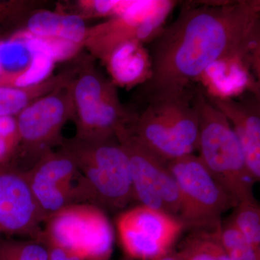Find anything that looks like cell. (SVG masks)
<instances>
[{"label": "cell", "mask_w": 260, "mask_h": 260, "mask_svg": "<svg viewBox=\"0 0 260 260\" xmlns=\"http://www.w3.org/2000/svg\"><path fill=\"white\" fill-rule=\"evenodd\" d=\"M0 138L18 141L16 116H0Z\"/></svg>", "instance_id": "25"}, {"label": "cell", "mask_w": 260, "mask_h": 260, "mask_svg": "<svg viewBox=\"0 0 260 260\" xmlns=\"http://www.w3.org/2000/svg\"><path fill=\"white\" fill-rule=\"evenodd\" d=\"M114 230L107 213L93 205H70L48 218L42 237L83 260H109Z\"/></svg>", "instance_id": "8"}, {"label": "cell", "mask_w": 260, "mask_h": 260, "mask_svg": "<svg viewBox=\"0 0 260 260\" xmlns=\"http://www.w3.org/2000/svg\"><path fill=\"white\" fill-rule=\"evenodd\" d=\"M0 236H1V235H0Z\"/></svg>", "instance_id": "31"}, {"label": "cell", "mask_w": 260, "mask_h": 260, "mask_svg": "<svg viewBox=\"0 0 260 260\" xmlns=\"http://www.w3.org/2000/svg\"><path fill=\"white\" fill-rule=\"evenodd\" d=\"M81 59L39 83L21 88L0 87V116H16L39 99L69 85L78 74Z\"/></svg>", "instance_id": "15"}, {"label": "cell", "mask_w": 260, "mask_h": 260, "mask_svg": "<svg viewBox=\"0 0 260 260\" xmlns=\"http://www.w3.org/2000/svg\"><path fill=\"white\" fill-rule=\"evenodd\" d=\"M48 152L26 172L29 185L45 222L71 205L86 203L88 195L82 174L68 151Z\"/></svg>", "instance_id": "10"}, {"label": "cell", "mask_w": 260, "mask_h": 260, "mask_svg": "<svg viewBox=\"0 0 260 260\" xmlns=\"http://www.w3.org/2000/svg\"><path fill=\"white\" fill-rule=\"evenodd\" d=\"M47 4L37 0H0V40L23 30L30 15Z\"/></svg>", "instance_id": "20"}, {"label": "cell", "mask_w": 260, "mask_h": 260, "mask_svg": "<svg viewBox=\"0 0 260 260\" xmlns=\"http://www.w3.org/2000/svg\"><path fill=\"white\" fill-rule=\"evenodd\" d=\"M130 1L112 0H80L75 3V12L84 20L98 18H113L120 15Z\"/></svg>", "instance_id": "24"}, {"label": "cell", "mask_w": 260, "mask_h": 260, "mask_svg": "<svg viewBox=\"0 0 260 260\" xmlns=\"http://www.w3.org/2000/svg\"><path fill=\"white\" fill-rule=\"evenodd\" d=\"M196 87L140 108L128 133L167 162L194 153L199 146Z\"/></svg>", "instance_id": "4"}, {"label": "cell", "mask_w": 260, "mask_h": 260, "mask_svg": "<svg viewBox=\"0 0 260 260\" xmlns=\"http://www.w3.org/2000/svg\"><path fill=\"white\" fill-rule=\"evenodd\" d=\"M218 230L220 242L229 259L260 260V249L246 240L230 219L222 220Z\"/></svg>", "instance_id": "22"}, {"label": "cell", "mask_w": 260, "mask_h": 260, "mask_svg": "<svg viewBox=\"0 0 260 260\" xmlns=\"http://www.w3.org/2000/svg\"><path fill=\"white\" fill-rule=\"evenodd\" d=\"M121 260H133V259H130V258L127 257V258H124V259H122Z\"/></svg>", "instance_id": "30"}, {"label": "cell", "mask_w": 260, "mask_h": 260, "mask_svg": "<svg viewBox=\"0 0 260 260\" xmlns=\"http://www.w3.org/2000/svg\"><path fill=\"white\" fill-rule=\"evenodd\" d=\"M167 166L179 189L178 219L184 229L213 230L220 226L223 214L235 208V205L199 156L189 154L169 160Z\"/></svg>", "instance_id": "7"}, {"label": "cell", "mask_w": 260, "mask_h": 260, "mask_svg": "<svg viewBox=\"0 0 260 260\" xmlns=\"http://www.w3.org/2000/svg\"><path fill=\"white\" fill-rule=\"evenodd\" d=\"M162 1H130L120 15L87 28L83 47L103 64L116 48L129 41L146 44L164 26Z\"/></svg>", "instance_id": "11"}, {"label": "cell", "mask_w": 260, "mask_h": 260, "mask_svg": "<svg viewBox=\"0 0 260 260\" xmlns=\"http://www.w3.org/2000/svg\"><path fill=\"white\" fill-rule=\"evenodd\" d=\"M49 260H83L79 256L58 246L49 245Z\"/></svg>", "instance_id": "27"}, {"label": "cell", "mask_w": 260, "mask_h": 260, "mask_svg": "<svg viewBox=\"0 0 260 260\" xmlns=\"http://www.w3.org/2000/svg\"><path fill=\"white\" fill-rule=\"evenodd\" d=\"M3 72H4V70H3V67H2L1 64H0V75L3 74Z\"/></svg>", "instance_id": "29"}, {"label": "cell", "mask_w": 260, "mask_h": 260, "mask_svg": "<svg viewBox=\"0 0 260 260\" xmlns=\"http://www.w3.org/2000/svg\"><path fill=\"white\" fill-rule=\"evenodd\" d=\"M229 218L251 245L260 249V207L256 200L238 204Z\"/></svg>", "instance_id": "23"}, {"label": "cell", "mask_w": 260, "mask_h": 260, "mask_svg": "<svg viewBox=\"0 0 260 260\" xmlns=\"http://www.w3.org/2000/svg\"><path fill=\"white\" fill-rule=\"evenodd\" d=\"M73 81L39 99L16 116L18 144L9 162L27 172L43 155L60 146L64 140L63 127L68 121L74 120Z\"/></svg>", "instance_id": "6"}, {"label": "cell", "mask_w": 260, "mask_h": 260, "mask_svg": "<svg viewBox=\"0 0 260 260\" xmlns=\"http://www.w3.org/2000/svg\"><path fill=\"white\" fill-rule=\"evenodd\" d=\"M116 87L132 88L144 83L150 73L148 49L138 41L121 44L114 49L104 64Z\"/></svg>", "instance_id": "17"}, {"label": "cell", "mask_w": 260, "mask_h": 260, "mask_svg": "<svg viewBox=\"0 0 260 260\" xmlns=\"http://www.w3.org/2000/svg\"><path fill=\"white\" fill-rule=\"evenodd\" d=\"M26 66L16 71H5L0 75V87L21 88L42 81L50 76L55 60L42 51H31Z\"/></svg>", "instance_id": "19"}, {"label": "cell", "mask_w": 260, "mask_h": 260, "mask_svg": "<svg viewBox=\"0 0 260 260\" xmlns=\"http://www.w3.org/2000/svg\"><path fill=\"white\" fill-rule=\"evenodd\" d=\"M259 0L184 3L177 18L147 43L150 73L134 94L132 109L194 88L215 63L259 52Z\"/></svg>", "instance_id": "1"}, {"label": "cell", "mask_w": 260, "mask_h": 260, "mask_svg": "<svg viewBox=\"0 0 260 260\" xmlns=\"http://www.w3.org/2000/svg\"><path fill=\"white\" fill-rule=\"evenodd\" d=\"M77 139L116 138L134 119L135 111L121 104L117 87L95 68L94 58L82 57L73 83Z\"/></svg>", "instance_id": "5"}, {"label": "cell", "mask_w": 260, "mask_h": 260, "mask_svg": "<svg viewBox=\"0 0 260 260\" xmlns=\"http://www.w3.org/2000/svg\"><path fill=\"white\" fill-rule=\"evenodd\" d=\"M18 144V140L0 138V165L11 160Z\"/></svg>", "instance_id": "26"}, {"label": "cell", "mask_w": 260, "mask_h": 260, "mask_svg": "<svg viewBox=\"0 0 260 260\" xmlns=\"http://www.w3.org/2000/svg\"><path fill=\"white\" fill-rule=\"evenodd\" d=\"M116 225L121 246L133 260H151L170 250L184 230L179 219L140 205L121 211Z\"/></svg>", "instance_id": "12"}, {"label": "cell", "mask_w": 260, "mask_h": 260, "mask_svg": "<svg viewBox=\"0 0 260 260\" xmlns=\"http://www.w3.org/2000/svg\"><path fill=\"white\" fill-rule=\"evenodd\" d=\"M59 147L73 157L82 174L88 204L116 213L135 202L129 158L117 138H64Z\"/></svg>", "instance_id": "3"}, {"label": "cell", "mask_w": 260, "mask_h": 260, "mask_svg": "<svg viewBox=\"0 0 260 260\" xmlns=\"http://www.w3.org/2000/svg\"><path fill=\"white\" fill-rule=\"evenodd\" d=\"M219 227L213 230L191 231L177 250L181 259L230 260L220 242Z\"/></svg>", "instance_id": "18"}, {"label": "cell", "mask_w": 260, "mask_h": 260, "mask_svg": "<svg viewBox=\"0 0 260 260\" xmlns=\"http://www.w3.org/2000/svg\"><path fill=\"white\" fill-rule=\"evenodd\" d=\"M87 28L85 20L78 15L42 8L30 15L21 31L30 37L64 41L83 48Z\"/></svg>", "instance_id": "16"}, {"label": "cell", "mask_w": 260, "mask_h": 260, "mask_svg": "<svg viewBox=\"0 0 260 260\" xmlns=\"http://www.w3.org/2000/svg\"><path fill=\"white\" fill-rule=\"evenodd\" d=\"M204 89V88H203ZM207 99L230 122L242 145L248 169L254 182L260 180L259 93L246 90L241 96L208 94Z\"/></svg>", "instance_id": "14"}, {"label": "cell", "mask_w": 260, "mask_h": 260, "mask_svg": "<svg viewBox=\"0 0 260 260\" xmlns=\"http://www.w3.org/2000/svg\"><path fill=\"white\" fill-rule=\"evenodd\" d=\"M129 158L135 201L178 219L180 195L167 162L140 143L126 129L116 135Z\"/></svg>", "instance_id": "9"}, {"label": "cell", "mask_w": 260, "mask_h": 260, "mask_svg": "<svg viewBox=\"0 0 260 260\" xmlns=\"http://www.w3.org/2000/svg\"><path fill=\"white\" fill-rule=\"evenodd\" d=\"M194 104L199 119V158L220 187L234 202L255 200L254 182L244 151L230 122L197 85Z\"/></svg>", "instance_id": "2"}, {"label": "cell", "mask_w": 260, "mask_h": 260, "mask_svg": "<svg viewBox=\"0 0 260 260\" xmlns=\"http://www.w3.org/2000/svg\"><path fill=\"white\" fill-rule=\"evenodd\" d=\"M49 251L42 237L0 239V260H49Z\"/></svg>", "instance_id": "21"}, {"label": "cell", "mask_w": 260, "mask_h": 260, "mask_svg": "<svg viewBox=\"0 0 260 260\" xmlns=\"http://www.w3.org/2000/svg\"><path fill=\"white\" fill-rule=\"evenodd\" d=\"M151 260H182L178 251L171 249L170 250L160 254Z\"/></svg>", "instance_id": "28"}, {"label": "cell", "mask_w": 260, "mask_h": 260, "mask_svg": "<svg viewBox=\"0 0 260 260\" xmlns=\"http://www.w3.org/2000/svg\"><path fill=\"white\" fill-rule=\"evenodd\" d=\"M45 220L30 189L26 172L11 162L0 165V235L42 237Z\"/></svg>", "instance_id": "13"}]
</instances>
